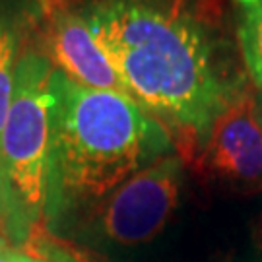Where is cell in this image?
I'll list each match as a JSON object with an SVG mask.
<instances>
[{
  "label": "cell",
  "instance_id": "cell-6",
  "mask_svg": "<svg viewBox=\"0 0 262 262\" xmlns=\"http://www.w3.org/2000/svg\"><path fill=\"white\" fill-rule=\"evenodd\" d=\"M45 55L58 72L90 90L126 94L115 66L97 45L80 10L58 8L45 26Z\"/></svg>",
  "mask_w": 262,
  "mask_h": 262
},
{
  "label": "cell",
  "instance_id": "cell-8",
  "mask_svg": "<svg viewBox=\"0 0 262 262\" xmlns=\"http://www.w3.org/2000/svg\"><path fill=\"white\" fill-rule=\"evenodd\" d=\"M239 47L245 68L256 90H262V0H241Z\"/></svg>",
  "mask_w": 262,
  "mask_h": 262
},
{
  "label": "cell",
  "instance_id": "cell-12",
  "mask_svg": "<svg viewBox=\"0 0 262 262\" xmlns=\"http://www.w3.org/2000/svg\"><path fill=\"white\" fill-rule=\"evenodd\" d=\"M254 237H256V243H258V247L262 249V217H260V222H258V225H256Z\"/></svg>",
  "mask_w": 262,
  "mask_h": 262
},
{
  "label": "cell",
  "instance_id": "cell-2",
  "mask_svg": "<svg viewBox=\"0 0 262 262\" xmlns=\"http://www.w3.org/2000/svg\"><path fill=\"white\" fill-rule=\"evenodd\" d=\"M169 132L130 95L53 72V179L47 214L111 194L171 148Z\"/></svg>",
  "mask_w": 262,
  "mask_h": 262
},
{
  "label": "cell",
  "instance_id": "cell-3",
  "mask_svg": "<svg viewBox=\"0 0 262 262\" xmlns=\"http://www.w3.org/2000/svg\"><path fill=\"white\" fill-rule=\"evenodd\" d=\"M53 72L55 66L41 49H24L2 134L8 202L2 227L18 247L47 214L53 179Z\"/></svg>",
  "mask_w": 262,
  "mask_h": 262
},
{
  "label": "cell",
  "instance_id": "cell-11",
  "mask_svg": "<svg viewBox=\"0 0 262 262\" xmlns=\"http://www.w3.org/2000/svg\"><path fill=\"white\" fill-rule=\"evenodd\" d=\"M256 119L262 128V90H256Z\"/></svg>",
  "mask_w": 262,
  "mask_h": 262
},
{
  "label": "cell",
  "instance_id": "cell-9",
  "mask_svg": "<svg viewBox=\"0 0 262 262\" xmlns=\"http://www.w3.org/2000/svg\"><path fill=\"white\" fill-rule=\"evenodd\" d=\"M16 249L8 243V239L4 235H0V262H14Z\"/></svg>",
  "mask_w": 262,
  "mask_h": 262
},
{
  "label": "cell",
  "instance_id": "cell-4",
  "mask_svg": "<svg viewBox=\"0 0 262 262\" xmlns=\"http://www.w3.org/2000/svg\"><path fill=\"white\" fill-rule=\"evenodd\" d=\"M183 159L167 154L113 190L99 214V231L119 247L156 239L179 204Z\"/></svg>",
  "mask_w": 262,
  "mask_h": 262
},
{
  "label": "cell",
  "instance_id": "cell-5",
  "mask_svg": "<svg viewBox=\"0 0 262 262\" xmlns=\"http://www.w3.org/2000/svg\"><path fill=\"white\" fill-rule=\"evenodd\" d=\"M198 165L235 190H262V128L256 119V94L249 84L217 115Z\"/></svg>",
  "mask_w": 262,
  "mask_h": 262
},
{
  "label": "cell",
  "instance_id": "cell-10",
  "mask_svg": "<svg viewBox=\"0 0 262 262\" xmlns=\"http://www.w3.org/2000/svg\"><path fill=\"white\" fill-rule=\"evenodd\" d=\"M14 262H74V260H53V258H39V256H33V254H28V253H21L16 249V254H14Z\"/></svg>",
  "mask_w": 262,
  "mask_h": 262
},
{
  "label": "cell",
  "instance_id": "cell-1",
  "mask_svg": "<svg viewBox=\"0 0 262 262\" xmlns=\"http://www.w3.org/2000/svg\"><path fill=\"white\" fill-rule=\"evenodd\" d=\"M80 14L128 95L198 163L217 115L247 85L224 74L206 24L183 0H94Z\"/></svg>",
  "mask_w": 262,
  "mask_h": 262
},
{
  "label": "cell",
  "instance_id": "cell-7",
  "mask_svg": "<svg viewBox=\"0 0 262 262\" xmlns=\"http://www.w3.org/2000/svg\"><path fill=\"white\" fill-rule=\"evenodd\" d=\"M33 24V12L16 0H0V225L6 220L8 202L4 187L2 169V134L8 119L16 66L21 56L24 41L28 39L29 28Z\"/></svg>",
  "mask_w": 262,
  "mask_h": 262
}]
</instances>
